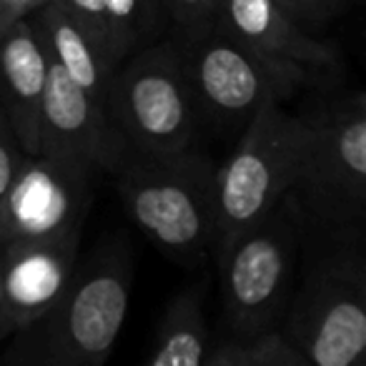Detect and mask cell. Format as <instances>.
<instances>
[{"label":"cell","mask_w":366,"mask_h":366,"mask_svg":"<svg viewBox=\"0 0 366 366\" xmlns=\"http://www.w3.org/2000/svg\"><path fill=\"white\" fill-rule=\"evenodd\" d=\"M316 86L296 111L299 168L286 191L301 226V246L326 236L364 231L366 221V98Z\"/></svg>","instance_id":"1"},{"label":"cell","mask_w":366,"mask_h":366,"mask_svg":"<svg viewBox=\"0 0 366 366\" xmlns=\"http://www.w3.org/2000/svg\"><path fill=\"white\" fill-rule=\"evenodd\" d=\"M133 261L123 246H103L78 264L58 301L8 339V366H98L126 324Z\"/></svg>","instance_id":"2"},{"label":"cell","mask_w":366,"mask_h":366,"mask_svg":"<svg viewBox=\"0 0 366 366\" xmlns=\"http://www.w3.org/2000/svg\"><path fill=\"white\" fill-rule=\"evenodd\" d=\"M133 224L178 264L196 269L214 249L216 166L196 143L176 153H128L111 173Z\"/></svg>","instance_id":"3"},{"label":"cell","mask_w":366,"mask_h":366,"mask_svg":"<svg viewBox=\"0 0 366 366\" xmlns=\"http://www.w3.org/2000/svg\"><path fill=\"white\" fill-rule=\"evenodd\" d=\"M304 246L314 256L304 279L294 284L281 331L306 366L359 364L366 351L364 231Z\"/></svg>","instance_id":"4"},{"label":"cell","mask_w":366,"mask_h":366,"mask_svg":"<svg viewBox=\"0 0 366 366\" xmlns=\"http://www.w3.org/2000/svg\"><path fill=\"white\" fill-rule=\"evenodd\" d=\"M106 111L131 153L161 156L194 146L199 108L178 38L141 46L118 63Z\"/></svg>","instance_id":"5"},{"label":"cell","mask_w":366,"mask_h":366,"mask_svg":"<svg viewBox=\"0 0 366 366\" xmlns=\"http://www.w3.org/2000/svg\"><path fill=\"white\" fill-rule=\"evenodd\" d=\"M301 254V226L289 199L234 236L219 251L224 316L231 339L281 329Z\"/></svg>","instance_id":"6"},{"label":"cell","mask_w":366,"mask_h":366,"mask_svg":"<svg viewBox=\"0 0 366 366\" xmlns=\"http://www.w3.org/2000/svg\"><path fill=\"white\" fill-rule=\"evenodd\" d=\"M301 138L304 126L286 103H266L244 123L239 143L216 168V254L286 196Z\"/></svg>","instance_id":"7"},{"label":"cell","mask_w":366,"mask_h":366,"mask_svg":"<svg viewBox=\"0 0 366 366\" xmlns=\"http://www.w3.org/2000/svg\"><path fill=\"white\" fill-rule=\"evenodd\" d=\"M178 43L199 116L214 121L246 123L266 103H289L326 83L301 66L259 56L219 28Z\"/></svg>","instance_id":"8"},{"label":"cell","mask_w":366,"mask_h":366,"mask_svg":"<svg viewBox=\"0 0 366 366\" xmlns=\"http://www.w3.org/2000/svg\"><path fill=\"white\" fill-rule=\"evenodd\" d=\"M98 173L53 153H23L0 199V241L48 239L83 229Z\"/></svg>","instance_id":"9"},{"label":"cell","mask_w":366,"mask_h":366,"mask_svg":"<svg viewBox=\"0 0 366 366\" xmlns=\"http://www.w3.org/2000/svg\"><path fill=\"white\" fill-rule=\"evenodd\" d=\"M66 156L111 176L131 151L113 126L106 106L88 96L56 63L48 61L41 111V151Z\"/></svg>","instance_id":"10"},{"label":"cell","mask_w":366,"mask_h":366,"mask_svg":"<svg viewBox=\"0 0 366 366\" xmlns=\"http://www.w3.org/2000/svg\"><path fill=\"white\" fill-rule=\"evenodd\" d=\"M259 56L294 63L331 83L341 71V53L331 38L304 31L276 0H219L214 26Z\"/></svg>","instance_id":"11"},{"label":"cell","mask_w":366,"mask_h":366,"mask_svg":"<svg viewBox=\"0 0 366 366\" xmlns=\"http://www.w3.org/2000/svg\"><path fill=\"white\" fill-rule=\"evenodd\" d=\"M81 231L48 239L0 241L8 336L46 314L66 291L78 266Z\"/></svg>","instance_id":"12"},{"label":"cell","mask_w":366,"mask_h":366,"mask_svg":"<svg viewBox=\"0 0 366 366\" xmlns=\"http://www.w3.org/2000/svg\"><path fill=\"white\" fill-rule=\"evenodd\" d=\"M48 56L31 21H16L0 36V103L26 153L41 151V111Z\"/></svg>","instance_id":"13"},{"label":"cell","mask_w":366,"mask_h":366,"mask_svg":"<svg viewBox=\"0 0 366 366\" xmlns=\"http://www.w3.org/2000/svg\"><path fill=\"white\" fill-rule=\"evenodd\" d=\"M36 36L41 38L46 56L56 63L76 86L106 106V91L116 63L108 58L101 43L58 3L48 0L28 16Z\"/></svg>","instance_id":"14"},{"label":"cell","mask_w":366,"mask_h":366,"mask_svg":"<svg viewBox=\"0 0 366 366\" xmlns=\"http://www.w3.org/2000/svg\"><path fill=\"white\" fill-rule=\"evenodd\" d=\"M214 334L204 314V284L183 289L168 301L156 339L146 356L148 366H204Z\"/></svg>","instance_id":"15"},{"label":"cell","mask_w":366,"mask_h":366,"mask_svg":"<svg viewBox=\"0 0 366 366\" xmlns=\"http://www.w3.org/2000/svg\"><path fill=\"white\" fill-rule=\"evenodd\" d=\"M103 13L121 61L136 48L171 36L161 0H103Z\"/></svg>","instance_id":"16"},{"label":"cell","mask_w":366,"mask_h":366,"mask_svg":"<svg viewBox=\"0 0 366 366\" xmlns=\"http://www.w3.org/2000/svg\"><path fill=\"white\" fill-rule=\"evenodd\" d=\"M204 366H306L299 351L289 344L281 329L266 331L254 339L211 341Z\"/></svg>","instance_id":"17"},{"label":"cell","mask_w":366,"mask_h":366,"mask_svg":"<svg viewBox=\"0 0 366 366\" xmlns=\"http://www.w3.org/2000/svg\"><path fill=\"white\" fill-rule=\"evenodd\" d=\"M216 3L219 0H161L171 36L186 41L206 33L214 26Z\"/></svg>","instance_id":"18"},{"label":"cell","mask_w":366,"mask_h":366,"mask_svg":"<svg viewBox=\"0 0 366 366\" xmlns=\"http://www.w3.org/2000/svg\"><path fill=\"white\" fill-rule=\"evenodd\" d=\"M304 31L324 36L326 28L346 13L351 0H276Z\"/></svg>","instance_id":"19"},{"label":"cell","mask_w":366,"mask_h":366,"mask_svg":"<svg viewBox=\"0 0 366 366\" xmlns=\"http://www.w3.org/2000/svg\"><path fill=\"white\" fill-rule=\"evenodd\" d=\"M23 153L26 151H23L21 143H18V136H16V131H13L11 118H8L6 108H3V103H0V199H3V194H6L8 183H11V176H13V171H16Z\"/></svg>","instance_id":"20"},{"label":"cell","mask_w":366,"mask_h":366,"mask_svg":"<svg viewBox=\"0 0 366 366\" xmlns=\"http://www.w3.org/2000/svg\"><path fill=\"white\" fill-rule=\"evenodd\" d=\"M8 339L6 326V289H3V264H0V344Z\"/></svg>","instance_id":"21"},{"label":"cell","mask_w":366,"mask_h":366,"mask_svg":"<svg viewBox=\"0 0 366 366\" xmlns=\"http://www.w3.org/2000/svg\"><path fill=\"white\" fill-rule=\"evenodd\" d=\"M351 3H354V0H351Z\"/></svg>","instance_id":"22"}]
</instances>
